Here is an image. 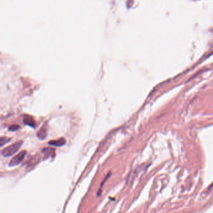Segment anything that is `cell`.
<instances>
[{"mask_svg": "<svg viewBox=\"0 0 213 213\" xmlns=\"http://www.w3.org/2000/svg\"><path fill=\"white\" fill-rule=\"evenodd\" d=\"M26 154V151L25 150H23L21 151L19 153H18L17 155L15 156V157L12 158L11 160L10 161L9 163V166L10 167H14L19 165L21 163L24 158Z\"/></svg>", "mask_w": 213, "mask_h": 213, "instance_id": "cell-2", "label": "cell"}, {"mask_svg": "<svg viewBox=\"0 0 213 213\" xmlns=\"http://www.w3.org/2000/svg\"><path fill=\"white\" fill-rule=\"evenodd\" d=\"M19 128H20V126L19 125L15 124V125H12L10 126L9 130L11 131H16L18 130Z\"/></svg>", "mask_w": 213, "mask_h": 213, "instance_id": "cell-8", "label": "cell"}, {"mask_svg": "<svg viewBox=\"0 0 213 213\" xmlns=\"http://www.w3.org/2000/svg\"><path fill=\"white\" fill-rule=\"evenodd\" d=\"M23 141H18L13 143V145L6 147L2 151V154L5 157H9L13 155L20 149V147L23 145Z\"/></svg>", "mask_w": 213, "mask_h": 213, "instance_id": "cell-1", "label": "cell"}, {"mask_svg": "<svg viewBox=\"0 0 213 213\" xmlns=\"http://www.w3.org/2000/svg\"><path fill=\"white\" fill-rule=\"evenodd\" d=\"M48 134V124L45 123L43 124V126L41 127L38 133H37V136L39 139V140H43L45 138L47 137Z\"/></svg>", "mask_w": 213, "mask_h": 213, "instance_id": "cell-3", "label": "cell"}, {"mask_svg": "<svg viewBox=\"0 0 213 213\" xmlns=\"http://www.w3.org/2000/svg\"><path fill=\"white\" fill-rule=\"evenodd\" d=\"M43 153L44 154V158L47 159L50 156H55V149L50 148V147H47V148H44L43 150Z\"/></svg>", "mask_w": 213, "mask_h": 213, "instance_id": "cell-6", "label": "cell"}, {"mask_svg": "<svg viewBox=\"0 0 213 213\" xmlns=\"http://www.w3.org/2000/svg\"><path fill=\"white\" fill-rule=\"evenodd\" d=\"M23 122L24 124L29 126L33 128H35L36 127V122L34 118L30 115H24L23 118Z\"/></svg>", "mask_w": 213, "mask_h": 213, "instance_id": "cell-4", "label": "cell"}, {"mask_svg": "<svg viewBox=\"0 0 213 213\" xmlns=\"http://www.w3.org/2000/svg\"><path fill=\"white\" fill-rule=\"evenodd\" d=\"M11 140V138L6 137H0V147L3 146L6 143L9 142Z\"/></svg>", "mask_w": 213, "mask_h": 213, "instance_id": "cell-7", "label": "cell"}, {"mask_svg": "<svg viewBox=\"0 0 213 213\" xmlns=\"http://www.w3.org/2000/svg\"><path fill=\"white\" fill-rule=\"evenodd\" d=\"M66 144V140L63 138H61L58 140H53L48 142V145L51 146H54L57 147H61Z\"/></svg>", "mask_w": 213, "mask_h": 213, "instance_id": "cell-5", "label": "cell"}]
</instances>
